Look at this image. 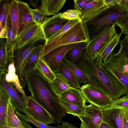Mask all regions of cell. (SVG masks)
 I'll use <instances>...</instances> for the list:
<instances>
[{
  "mask_svg": "<svg viewBox=\"0 0 128 128\" xmlns=\"http://www.w3.org/2000/svg\"><path fill=\"white\" fill-rule=\"evenodd\" d=\"M27 2L18 0V35L27 25L34 22Z\"/></svg>",
  "mask_w": 128,
  "mask_h": 128,
  "instance_id": "16",
  "label": "cell"
},
{
  "mask_svg": "<svg viewBox=\"0 0 128 128\" xmlns=\"http://www.w3.org/2000/svg\"><path fill=\"white\" fill-rule=\"evenodd\" d=\"M102 121L112 128H123L124 111L110 107L101 108Z\"/></svg>",
  "mask_w": 128,
  "mask_h": 128,
  "instance_id": "15",
  "label": "cell"
},
{
  "mask_svg": "<svg viewBox=\"0 0 128 128\" xmlns=\"http://www.w3.org/2000/svg\"><path fill=\"white\" fill-rule=\"evenodd\" d=\"M56 73L62 74L71 87L79 89L80 88L81 86L76 76L63 60L61 62L58 70Z\"/></svg>",
  "mask_w": 128,
  "mask_h": 128,
  "instance_id": "20",
  "label": "cell"
},
{
  "mask_svg": "<svg viewBox=\"0 0 128 128\" xmlns=\"http://www.w3.org/2000/svg\"><path fill=\"white\" fill-rule=\"evenodd\" d=\"M38 0H29L30 3L32 5L34 8L37 9L38 3Z\"/></svg>",
  "mask_w": 128,
  "mask_h": 128,
  "instance_id": "48",
  "label": "cell"
},
{
  "mask_svg": "<svg viewBox=\"0 0 128 128\" xmlns=\"http://www.w3.org/2000/svg\"><path fill=\"white\" fill-rule=\"evenodd\" d=\"M15 112L20 119L32 123L38 128H62V124L56 126H48L28 116L23 114L18 111H15Z\"/></svg>",
  "mask_w": 128,
  "mask_h": 128,
  "instance_id": "35",
  "label": "cell"
},
{
  "mask_svg": "<svg viewBox=\"0 0 128 128\" xmlns=\"http://www.w3.org/2000/svg\"><path fill=\"white\" fill-rule=\"evenodd\" d=\"M108 58L116 66L122 73L128 77V62L120 50L110 55Z\"/></svg>",
  "mask_w": 128,
  "mask_h": 128,
  "instance_id": "23",
  "label": "cell"
},
{
  "mask_svg": "<svg viewBox=\"0 0 128 128\" xmlns=\"http://www.w3.org/2000/svg\"><path fill=\"white\" fill-rule=\"evenodd\" d=\"M42 44L40 42H37L27 45L14 51V63L16 73L23 88L27 86L25 70L28 58L31 53Z\"/></svg>",
  "mask_w": 128,
  "mask_h": 128,
  "instance_id": "7",
  "label": "cell"
},
{
  "mask_svg": "<svg viewBox=\"0 0 128 128\" xmlns=\"http://www.w3.org/2000/svg\"><path fill=\"white\" fill-rule=\"evenodd\" d=\"M60 102L66 113L77 117L86 116L85 108L70 102L60 97Z\"/></svg>",
  "mask_w": 128,
  "mask_h": 128,
  "instance_id": "25",
  "label": "cell"
},
{
  "mask_svg": "<svg viewBox=\"0 0 128 128\" xmlns=\"http://www.w3.org/2000/svg\"><path fill=\"white\" fill-rule=\"evenodd\" d=\"M118 0H104L106 5L108 6H114L117 4Z\"/></svg>",
  "mask_w": 128,
  "mask_h": 128,
  "instance_id": "47",
  "label": "cell"
},
{
  "mask_svg": "<svg viewBox=\"0 0 128 128\" xmlns=\"http://www.w3.org/2000/svg\"><path fill=\"white\" fill-rule=\"evenodd\" d=\"M66 0H42L38 9L45 16L55 15L60 10Z\"/></svg>",
  "mask_w": 128,
  "mask_h": 128,
  "instance_id": "17",
  "label": "cell"
},
{
  "mask_svg": "<svg viewBox=\"0 0 128 128\" xmlns=\"http://www.w3.org/2000/svg\"><path fill=\"white\" fill-rule=\"evenodd\" d=\"M5 78L8 82L10 83L18 90L22 97L26 96L24 91L20 85L18 76L16 74L14 62L8 65Z\"/></svg>",
  "mask_w": 128,
  "mask_h": 128,
  "instance_id": "22",
  "label": "cell"
},
{
  "mask_svg": "<svg viewBox=\"0 0 128 128\" xmlns=\"http://www.w3.org/2000/svg\"><path fill=\"white\" fill-rule=\"evenodd\" d=\"M82 21V20L79 18L74 20H69L58 32L50 38H53L60 36L68 31L77 24Z\"/></svg>",
  "mask_w": 128,
  "mask_h": 128,
  "instance_id": "39",
  "label": "cell"
},
{
  "mask_svg": "<svg viewBox=\"0 0 128 128\" xmlns=\"http://www.w3.org/2000/svg\"><path fill=\"white\" fill-rule=\"evenodd\" d=\"M80 128H86L82 123H81L80 124Z\"/></svg>",
  "mask_w": 128,
  "mask_h": 128,
  "instance_id": "51",
  "label": "cell"
},
{
  "mask_svg": "<svg viewBox=\"0 0 128 128\" xmlns=\"http://www.w3.org/2000/svg\"><path fill=\"white\" fill-rule=\"evenodd\" d=\"M123 128H128V113L125 111L123 115Z\"/></svg>",
  "mask_w": 128,
  "mask_h": 128,
  "instance_id": "44",
  "label": "cell"
},
{
  "mask_svg": "<svg viewBox=\"0 0 128 128\" xmlns=\"http://www.w3.org/2000/svg\"><path fill=\"white\" fill-rule=\"evenodd\" d=\"M5 38H0V70L8 71V50L7 42Z\"/></svg>",
  "mask_w": 128,
  "mask_h": 128,
  "instance_id": "33",
  "label": "cell"
},
{
  "mask_svg": "<svg viewBox=\"0 0 128 128\" xmlns=\"http://www.w3.org/2000/svg\"><path fill=\"white\" fill-rule=\"evenodd\" d=\"M25 104L26 116L46 124H53V118L50 114L30 96H27Z\"/></svg>",
  "mask_w": 128,
  "mask_h": 128,
  "instance_id": "10",
  "label": "cell"
},
{
  "mask_svg": "<svg viewBox=\"0 0 128 128\" xmlns=\"http://www.w3.org/2000/svg\"><path fill=\"white\" fill-rule=\"evenodd\" d=\"M55 74V77L50 83L55 92L60 97L62 93L71 86L62 74L58 73Z\"/></svg>",
  "mask_w": 128,
  "mask_h": 128,
  "instance_id": "24",
  "label": "cell"
},
{
  "mask_svg": "<svg viewBox=\"0 0 128 128\" xmlns=\"http://www.w3.org/2000/svg\"><path fill=\"white\" fill-rule=\"evenodd\" d=\"M117 4L120 7L128 10V0H118Z\"/></svg>",
  "mask_w": 128,
  "mask_h": 128,
  "instance_id": "43",
  "label": "cell"
},
{
  "mask_svg": "<svg viewBox=\"0 0 128 128\" xmlns=\"http://www.w3.org/2000/svg\"><path fill=\"white\" fill-rule=\"evenodd\" d=\"M87 43L83 42L77 43L67 52L64 58L68 61L74 63L84 50Z\"/></svg>",
  "mask_w": 128,
  "mask_h": 128,
  "instance_id": "30",
  "label": "cell"
},
{
  "mask_svg": "<svg viewBox=\"0 0 128 128\" xmlns=\"http://www.w3.org/2000/svg\"><path fill=\"white\" fill-rule=\"evenodd\" d=\"M61 13L51 17L45 16L41 25L47 40L58 32L69 21L60 18Z\"/></svg>",
  "mask_w": 128,
  "mask_h": 128,
  "instance_id": "13",
  "label": "cell"
},
{
  "mask_svg": "<svg viewBox=\"0 0 128 128\" xmlns=\"http://www.w3.org/2000/svg\"><path fill=\"white\" fill-rule=\"evenodd\" d=\"M109 107L120 109L128 113V96L126 95L114 101Z\"/></svg>",
  "mask_w": 128,
  "mask_h": 128,
  "instance_id": "37",
  "label": "cell"
},
{
  "mask_svg": "<svg viewBox=\"0 0 128 128\" xmlns=\"http://www.w3.org/2000/svg\"><path fill=\"white\" fill-rule=\"evenodd\" d=\"M0 38H7V30L6 24L4 28L0 32Z\"/></svg>",
  "mask_w": 128,
  "mask_h": 128,
  "instance_id": "45",
  "label": "cell"
},
{
  "mask_svg": "<svg viewBox=\"0 0 128 128\" xmlns=\"http://www.w3.org/2000/svg\"><path fill=\"white\" fill-rule=\"evenodd\" d=\"M93 0H75L74 2V9L80 11Z\"/></svg>",
  "mask_w": 128,
  "mask_h": 128,
  "instance_id": "42",
  "label": "cell"
},
{
  "mask_svg": "<svg viewBox=\"0 0 128 128\" xmlns=\"http://www.w3.org/2000/svg\"><path fill=\"white\" fill-rule=\"evenodd\" d=\"M99 128H112L106 123L102 122Z\"/></svg>",
  "mask_w": 128,
  "mask_h": 128,
  "instance_id": "50",
  "label": "cell"
},
{
  "mask_svg": "<svg viewBox=\"0 0 128 128\" xmlns=\"http://www.w3.org/2000/svg\"><path fill=\"white\" fill-rule=\"evenodd\" d=\"M76 43L70 44L60 47L40 58L53 72L56 73L58 71L61 63L64 58L66 53Z\"/></svg>",
  "mask_w": 128,
  "mask_h": 128,
  "instance_id": "11",
  "label": "cell"
},
{
  "mask_svg": "<svg viewBox=\"0 0 128 128\" xmlns=\"http://www.w3.org/2000/svg\"><path fill=\"white\" fill-rule=\"evenodd\" d=\"M36 68L50 82H52L54 79L55 74L41 58L39 60Z\"/></svg>",
  "mask_w": 128,
  "mask_h": 128,
  "instance_id": "34",
  "label": "cell"
},
{
  "mask_svg": "<svg viewBox=\"0 0 128 128\" xmlns=\"http://www.w3.org/2000/svg\"><path fill=\"white\" fill-rule=\"evenodd\" d=\"M46 40L41 25L33 22L26 26L18 35L13 46L14 51L29 44Z\"/></svg>",
  "mask_w": 128,
  "mask_h": 128,
  "instance_id": "6",
  "label": "cell"
},
{
  "mask_svg": "<svg viewBox=\"0 0 128 128\" xmlns=\"http://www.w3.org/2000/svg\"><path fill=\"white\" fill-rule=\"evenodd\" d=\"M115 25L108 26L87 43L84 50L91 59H95L117 33Z\"/></svg>",
  "mask_w": 128,
  "mask_h": 128,
  "instance_id": "5",
  "label": "cell"
},
{
  "mask_svg": "<svg viewBox=\"0 0 128 128\" xmlns=\"http://www.w3.org/2000/svg\"><path fill=\"white\" fill-rule=\"evenodd\" d=\"M81 12L75 9H69L63 13H61L60 18L68 20H72L79 18Z\"/></svg>",
  "mask_w": 128,
  "mask_h": 128,
  "instance_id": "38",
  "label": "cell"
},
{
  "mask_svg": "<svg viewBox=\"0 0 128 128\" xmlns=\"http://www.w3.org/2000/svg\"><path fill=\"white\" fill-rule=\"evenodd\" d=\"M115 24L120 28L122 34L128 35V11L124 17L116 22Z\"/></svg>",
  "mask_w": 128,
  "mask_h": 128,
  "instance_id": "40",
  "label": "cell"
},
{
  "mask_svg": "<svg viewBox=\"0 0 128 128\" xmlns=\"http://www.w3.org/2000/svg\"><path fill=\"white\" fill-rule=\"evenodd\" d=\"M4 128H24L22 127H6Z\"/></svg>",
  "mask_w": 128,
  "mask_h": 128,
  "instance_id": "52",
  "label": "cell"
},
{
  "mask_svg": "<svg viewBox=\"0 0 128 128\" xmlns=\"http://www.w3.org/2000/svg\"><path fill=\"white\" fill-rule=\"evenodd\" d=\"M89 40L86 23L82 21L60 36L47 40L42 47L40 58L62 46L81 42H88Z\"/></svg>",
  "mask_w": 128,
  "mask_h": 128,
  "instance_id": "3",
  "label": "cell"
},
{
  "mask_svg": "<svg viewBox=\"0 0 128 128\" xmlns=\"http://www.w3.org/2000/svg\"><path fill=\"white\" fill-rule=\"evenodd\" d=\"M128 11V10L120 7L116 4L109 6L95 18L86 22L90 40L108 26L115 24L116 22L124 17Z\"/></svg>",
  "mask_w": 128,
  "mask_h": 128,
  "instance_id": "4",
  "label": "cell"
},
{
  "mask_svg": "<svg viewBox=\"0 0 128 128\" xmlns=\"http://www.w3.org/2000/svg\"><path fill=\"white\" fill-rule=\"evenodd\" d=\"M6 24L7 30V38L6 39V41L8 52L12 49L14 42L12 22L10 14L8 17Z\"/></svg>",
  "mask_w": 128,
  "mask_h": 128,
  "instance_id": "36",
  "label": "cell"
},
{
  "mask_svg": "<svg viewBox=\"0 0 128 128\" xmlns=\"http://www.w3.org/2000/svg\"><path fill=\"white\" fill-rule=\"evenodd\" d=\"M6 127L25 128L16 114L15 108L10 100L8 104Z\"/></svg>",
  "mask_w": 128,
  "mask_h": 128,
  "instance_id": "27",
  "label": "cell"
},
{
  "mask_svg": "<svg viewBox=\"0 0 128 128\" xmlns=\"http://www.w3.org/2000/svg\"><path fill=\"white\" fill-rule=\"evenodd\" d=\"M60 97L72 104L85 108L86 100L79 88L70 87Z\"/></svg>",
  "mask_w": 128,
  "mask_h": 128,
  "instance_id": "18",
  "label": "cell"
},
{
  "mask_svg": "<svg viewBox=\"0 0 128 128\" xmlns=\"http://www.w3.org/2000/svg\"><path fill=\"white\" fill-rule=\"evenodd\" d=\"M108 7L104 0H93L80 11L81 14L79 18L86 23L95 18Z\"/></svg>",
  "mask_w": 128,
  "mask_h": 128,
  "instance_id": "14",
  "label": "cell"
},
{
  "mask_svg": "<svg viewBox=\"0 0 128 128\" xmlns=\"http://www.w3.org/2000/svg\"><path fill=\"white\" fill-rule=\"evenodd\" d=\"M61 123L62 128H78L76 127L74 124H72L68 122L62 121Z\"/></svg>",
  "mask_w": 128,
  "mask_h": 128,
  "instance_id": "46",
  "label": "cell"
},
{
  "mask_svg": "<svg viewBox=\"0 0 128 128\" xmlns=\"http://www.w3.org/2000/svg\"><path fill=\"white\" fill-rule=\"evenodd\" d=\"M86 116L78 117L86 128H99L102 121L101 108L90 104L85 107Z\"/></svg>",
  "mask_w": 128,
  "mask_h": 128,
  "instance_id": "12",
  "label": "cell"
},
{
  "mask_svg": "<svg viewBox=\"0 0 128 128\" xmlns=\"http://www.w3.org/2000/svg\"><path fill=\"white\" fill-rule=\"evenodd\" d=\"M13 0H0V32L5 26Z\"/></svg>",
  "mask_w": 128,
  "mask_h": 128,
  "instance_id": "29",
  "label": "cell"
},
{
  "mask_svg": "<svg viewBox=\"0 0 128 128\" xmlns=\"http://www.w3.org/2000/svg\"><path fill=\"white\" fill-rule=\"evenodd\" d=\"M20 119L26 128H34L32 126L29 122Z\"/></svg>",
  "mask_w": 128,
  "mask_h": 128,
  "instance_id": "49",
  "label": "cell"
},
{
  "mask_svg": "<svg viewBox=\"0 0 128 128\" xmlns=\"http://www.w3.org/2000/svg\"><path fill=\"white\" fill-rule=\"evenodd\" d=\"M10 98L2 90L0 89V128L6 125L7 112Z\"/></svg>",
  "mask_w": 128,
  "mask_h": 128,
  "instance_id": "26",
  "label": "cell"
},
{
  "mask_svg": "<svg viewBox=\"0 0 128 128\" xmlns=\"http://www.w3.org/2000/svg\"><path fill=\"white\" fill-rule=\"evenodd\" d=\"M27 83L30 96L50 114L53 124L59 125L66 113L50 82L36 68L28 77Z\"/></svg>",
  "mask_w": 128,
  "mask_h": 128,
  "instance_id": "2",
  "label": "cell"
},
{
  "mask_svg": "<svg viewBox=\"0 0 128 128\" xmlns=\"http://www.w3.org/2000/svg\"><path fill=\"white\" fill-rule=\"evenodd\" d=\"M30 12L33 21L35 23L41 24L45 16L43 13L38 9H30Z\"/></svg>",
  "mask_w": 128,
  "mask_h": 128,
  "instance_id": "41",
  "label": "cell"
},
{
  "mask_svg": "<svg viewBox=\"0 0 128 128\" xmlns=\"http://www.w3.org/2000/svg\"><path fill=\"white\" fill-rule=\"evenodd\" d=\"M44 44L35 49L28 58L25 67V73L27 78L31 72L36 68L40 58V54Z\"/></svg>",
  "mask_w": 128,
  "mask_h": 128,
  "instance_id": "21",
  "label": "cell"
},
{
  "mask_svg": "<svg viewBox=\"0 0 128 128\" xmlns=\"http://www.w3.org/2000/svg\"><path fill=\"white\" fill-rule=\"evenodd\" d=\"M102 65L121 83L126 90V95L128 96V77L122 74L116 65L108 58L105 62L102 63Z\"/></svg>",
  "mask_w": 128,
  "mask_h": 128,
  "instance_id": "19",
  "label": "cell"
},
{
  "mask_svg": "<svg viewBox=\"0 0 128 128\" xmlns=\"http://www.w3.org/2000/svg\"><path fill=\"white\" fill-rule=\"evenodd\" d=\"M80 89L86 102L101 108L109 107L114 102L109 96L96 89L90 84L82 85Z\"/></svg>",
  "mask_w": 128,
  "mask_h": 128,
  "instance_id": "8",
  "label": "cell"
},
{
  "mask_svg": "<svg viewBox=\"0 0 128 128\" xmlns=\"http://www.w3.org/2000/svg\"><path fill=\"white\" fill-rule=\"evenodd\" d=\"M7 72L0 70V89L3 90L9 97L10 102L14 107L15 111L22 112L26 115L25 106L22 96L18 90L5 78Z\"/></svg>",
  "mask_w": 128,
  "mask_h": 128,
  "instance_id": "9",
  "label": "cell"
},
{
  "mask_svg": "<svg viewBox=\"0 0 128 128\" xmlns=\"http://www.w3.org/2000/svg\"><path fill=\"white\" fill-rule=\"evenodd\" d=\"M122 34L121 32L117 33L98 56L102 62H105L108 56L112 54L114 49L120 42V38Z\"/></svg>",
  "mask_w": 128,
  "mask_h": 128,
  "instance_id": "28",
  "label": "cell"
},
{
  "mask_svg": "<svg viewBox=\"0 0 128 128\" xmlns=\"http://www.w3.org/2000/svg\"><path fill=\"white\" fill-rule=\"evenodd\" d=\"M102 62L98 56L94 60L91 59L84 50L74 64L89 77L90 84L108 95L114 101L122 95H126V91L120 81L104 68Z\"/></svg>",
  "mask_w": 128,
  "mask_h": 128,
  "instance_id": "1",
  "label": "cell"
},
{
  "mask_svg": "<svg viewBox=\"0 0 128 128\" xmlns=\"http://www.w3.org/2000/svg\"><path fill=\"white\" fill-rule=\"evenodd\" d=\"M9 14L10 16L12 21L14 40L15 41L18 35V0H13Z\"/></svg>",
  "mask_w": 128,
  "mask_h": 128,
  "instance_id": "31",
  "label": "cell"
},
{
  "mask_svg": "<svg viewBox=\"0 0 128 128\" xmlns=\"http://www.w3.org/2000/svg\"><path fill=\"white\" fill-rule=\"evenodd\" d=\"M63 60L74 74L80 83H90V80L89 77L74 63L68 61L64 58Z\"/></svg>",
  "mask_w": 128,
  "mask_h": 128,
  "instance_id": "32",
  "label": "cell"
}]
</instances>
